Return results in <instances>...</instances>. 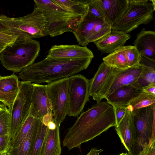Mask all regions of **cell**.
<instances>
[{
    "mask_svg": "<svg viewBox=\"0 0 155 155\" xmlns=\"http://www.w3.org/2000/svg\"><path fill=\"white\" fill-rule=\"evenodd\" d=\"M115 125L113 106L107 101L97 103L81 113L68 128L63 140V146L69 150L75 148L80 149L82 143Z\"/></svg>",
    "mask_w": 155,
    "mask_h": 155,
    "instance_id": "obj_1",
    "label": "cell"
},
{
    "mask_svg": "<svg viewBox=\"0 0 155 155\" xmlns=\"http://www.w3.org/2000/svg\"><path fill=\"white\" fill-rule=\"evenodd\" d=\"M91 58L67 59L50 58L25 68L19 73L22 81L32 83H48L68 78L86 69Z\"/></svg>",
    "mask_w": 155,
    "mask_h": 155,
    "instance_id": "obj_2",
    "label": "cell"
},
{
    "mask_svg": "<svg viewBox=\"0 0 155 155\" xmlns=\"http://www.w3.org/2000/svg\"><path fill=\"white\" fill-rule=\"evenodd\" d=\"M0 19L8 28L10 34L16 37V40H28L50 36L46 18L42 10L39 8H34L31 13L19 17H10L2 14Z\"/></svg>",
    "mask_w": 155,
    "mask_h": 155,
    "instance_id": "obj_3",
    "label": "cell"
},
{
    "mask_svg": "<svg viewBox=\"0 0 155 155\" xmlns=\"http://www.w3.org/2000/svg\"><path fill=\"white\" fill-rule=\"evenodd\" d=\"M34 8L41 9L47 21L50 36L55 37L67 32H73L84 16L59 6L53 0H34Z\"/></svg>",
    "mask_w": 155,
    "mask_h": 155,
    "instance_id": "obj_4",
    "label": "cell"
},
{
    "mask_svg": "<svg viewBox=\"0 0 155 155\" xmlns=\"http://www.w3.org/2000/svg\"><path fill=\"white\" fill-rule=\"evenodd\" d=\"M40 50V43L36 40H16L0 52V60L6 69L20 72L34 63Z\"/></svg>",
    "mask_w": 155,
    "mask_h": 155,
    "instance_id": "obj_5",
    "label": "cell"
},
{
    "mask_svg": "<svg viewBox=\"0 0 155 155\" xmlns=\"http://www.w3.org/2000/svg\"><path fill=\"white\" fill-rule=\"evenodd\" d=\"M155 10L154 0H130L129 8L122 18L111 26L112 30L128 33L142 24L150 23Z\"/></svg>",
    "mask_w": 155,
    "mask_h": 155,
    "instance_id": "obj_6",
    "label": "cell"
},
{
    "mask_svg": "<svg viewBox=\"0 0 155 155\" xmlns=\"http://www.w3.org/2000/svg\"><path fill=\"white\" fill-rule=\"evenodd\" d=\"M134 126L136 139L131 153L135 155L155 140V104L130 112Z\"/></svg>",
    "mask_w": 155,
    "mask_h": 155,
    "instance_id": "obj_7",
    "label": "cell"
},
{
    "mask_svg": "<svg viewBox=\"0 0 155 155\" xmlns=\"http://www.w3.org/2000/svg\"><path fill=\"white\" fill-rule=\"evenodd\" d=\"M142 64L128 68L112 69L100 90L92 97L97 103L106 98L117 89L123 86L132 85L138 80L143 69Z\"/></svg>",
    "mask_w": 155,
    "mask_h": 155,
    "instance_id": "obj_8",
    "label": "cell"
},
{
    "mask_svg": "<svg viewBox=\"0 0 155 155\" xmlns=\"http://www.w3.org/2000/svg\"><path fill=\"white\" fill-rule=\"evenodd\" d=\"M33 89L32 83L20 81L19 91L10 112L11 140L14 137L29 115Z\"/></svg>",
    "mask_w": 155,
    "mask_h": 155,
    "instance_id": "obj_9",
    "label": "cell"
},
{
    "mask_svg": "<svg viewBox=\"0 0 155 155\" xmlns=\"http://www.w3.org/2000/svg\"><path fill=\"white\" fill-rule=\"evenodd\" d=\"M90 80L84 76L76 74L68 78V115L78 116L89 101Z\"/></svg>",
    "mask_w": 155,
    "mask_h": 155,
    "instance_id": "obj_10",
    "label": "cell"
},
{
    "mask_svg": "<svg viewBox=\"0 0 155 155\" xmlns=\"http://www.w3.org/2000/svg\"><path fill=\"white\" fill-rule=\"evenodd\" d=\"M68 78L48 83L46 85L48 96L57 126H60L68 115Z\"/></svg>",
    "mask_w": 155,
    "mask_h": 155,
    "instance_id": "obj_11",
    "label": "cell"
},
{
    "mask_svg": "<svg viewBox=\"0 0 155 155\" xmlns=\"http://www.w3.org/2000/svg\"><path fill=\"white\" fill-rule=\"evenodd\" d=\"M141 56L134 46H123L103 58V62L111 67L124 69L140 64Z\"/></svg>",
    "mask_w": 155,
    "mask_h": 155,
    "instance_id": "obj_12",
    "label": "cell"
},
{
    "mask_svg": "<svg viewBox=\"0 0 155 155\" xmlns=\"http://www.w3.org/2000/svg\"><path fill=\"white\" fill-rule=\"evenodd\" d=\"M46 57L58 58L93 59L94 55L86 46L76 45H55L49 50Z\"/></svg>",
    "mask_w": 155,
    "mask_h": 155,
    "instance_id": "obj_13",
    "label": "cell"
},
{
    "mask_svg": "<svg viewBox=\"0 0 155 155\" xmlns=\"http://www.w3.org/2000/svg\"><path fill=\"white\" fill-rule=\"evenodd\" d=\"M32 84L33 89L29 114L36 118L42 119L49 111L52 110L47 94L46 85Z\"/></svg>",
    "mask_w": 155,
    "mask_h": 155,
    "instance_id": "obj_14",
    "label": "cell"
},
{
    "mask_svg": "<svg viewBox=\"0 0 155 155\" xmlns=\"http://www.w3.org/2000/svg\"><path fill=\"white\" fill-rule=\"evenodd\" d=\"M105 20L111 26L118 22L127 11L130 0H98Z\"/></svg>",
    "mask_w": 155,
    "mask_h": 155,
    "instance_id": "obj_15",
    "label": "cell"
},
{
    "mask_svg": "<svg viewBox=\"0 0 155 155\" xmlns=\"http://www.w3.org/2000/svg\"><path fill=\"white\" fill-rule=\"evenodd\" d=\"M116 132L122 143L129 153L135 144L136 133L132 115L127 111L119 124L115 127Z\"/></svg>",
    "mask_w": 155,
    "mask_h": 155,
    "instance_id": "obj_16",
    "label": "cell"
},
{
    "mask_svg": "<svg viewBox=\"0 0 155 155\" xmlns=\"http://www.w3.org/2000/svg\"><path fill=\"white\" fill-rule=\"evenodd\" d=\"M140 56L155 62V32L143 28L137 35L134 43Z\"/></svg>",
    "mask_w": 155,
    "mask_h": 155,
    "instance_id": "obj_17",
    "label": "cell"
},
{
    "mask_svg": "<svg viewBox=\"0 0 155 155\" xmlns=\"http://www.w3.org/2000/svg\"><path fill=\"white\" fill-rule=\"evenodd\" d=\"M130 37V35L127 33L112 30L109 35L94 43L101 52L110 54L124 46Z\"/></svg>",
    "mask_w": 155,
    "mask_h": 155,
    "instance_id": "obj_18",
    "label": "cell"
},
{
    "mask_svg": "<svg viewBox=\"0 0 155 155\" xmlns=\"http://www.w3.org/2000/svg\"><path fill=\"white\" fill-rule=\"evenodd\" d=\"M141 91L142 89L132 85L124 86L115 90L106 99L107 102L112 106L127 108L129 102L137 96Z\"/></svg>",
    "mask_w": 155,
    "mask_h": 155,
    "instance_id": "obj_19",
    "label": "cell"
},
{
    "mask_svg": "<svg viewBox=\"0 0 155 155\" xmlns=\"http://www.w3.org/2000/svg\"><path fill=\"white\" fill-rule=\"evenodd\" d=\"M103 21L88 12L72 32L78 45L82 46L87 45V41L92 30L97 24Z\"/></svg>",
    "mask_w": 155,
    "mask_h": 155,
    "instance_id": "obj_20",
    "label": "cell"
},
{
    "mask_svg": "<svg viewBox=\"0 0 155 155\" xmlns=\"http://www.w3.org/2000/svg\"><path fill=\"white\" fill-rule=\"evenodd\" d=\"M42 119L36 118L28 132L16 147L11 148L7 153L8 155H30Z\"/></svg>",
    "mask_w": 155,
    "mask_h": 155,
    "instance_id": "obj_21",
    "label": "cell"
},
{
    "mask_svg": "<svg viewBox=\"0 0 155 155\" xmlns=\"http://www.w3.org/2000/svg\"><path fill=\"white\" fill-rule=\"evenodd\" d=\"M60 127L57 126L54 130L48 129L40 155H60L61 150Z\"/></svg>",
    "mask_w": 155,
    "mask_h": 155,
    "instance_id": "obj_22",
    "label": "cell"
},
{
    "mask_svg": "<svg viewBox=\"0 0 155 155\" xmlns=\"http://www.w3.org/2000/svg\"><path fill=\"white\" fill-rule=\"evenodd\" d=\"M140 63L143 66L142 72L137 82L132 85L142 89L149 85L155 84V62L141 56Z\"/></svg>",
    "mask_w": 155,
    "mask_h": 155,
    "instance_id": "obj_23",
    "label": "cell"
},
{
    "mask_svg": "<svg viewBox=\"0 0 155 155\" xmlns=\"http://www.w3.org/2000/svg\"><path fill=\"white\" fill-rule=\"evenodd\" d=\"M20 83L14 73L0 78V91L8 98L12 107L19 91Z\"/></svg>",
    "mask_w": 155,
    "mask_h": 155,
    "instance_id": "obj_24",
    "label": "cell"
},
{
    "mask_svg": "<svg viewBox=\"0 0 155 155\" xmlns=\"http://www.w3.org/2000/svg\"><path fill=\"white\" fill-rule=\"evenodd\" d=\"M112 68L103 62L101 64L94 77L89 80V97H92L100 90L110 73Z\"/></svg>",
    "mask_w": 155,
    "mask_h": 155,
    "instance_id": "obj_25",
    "label": "cell"
},
{
    "mask_svg": "<svg viewBox=\"0 0 155 155\" xmlns=\"http://www.w3.org/2000/svg\"><path fill=\"white\" fill-rule=\"evenodd\" d=\"M53 0L61 7L76 14L85 16L88 13V0Z\"/></svg>",
    "mask_w": 155,
    "mask_h": 155,
    "instance_id": "obj_26",
    "label": "cell"
},
{
    "mask_svg": "<svg viewBox=\"0 0 155 155\" xmlns=\"http://www.w3.org/2000/svg\"><path fill=\"white\" fill-rule=\"evenodd\" d=\"M155 96L141 92L129 103L127 108L130 112L155 104Z\"/></svg>",
    "mask_w": 155,
    "mask_h": 155,
    "instance_id": "obj_27",
    "label": "cell"
},
{
    "mask_svg": "<svg viewBox=\"0 0 155 155\" xmlns=\"http://www.w3.org/2000/svg\"><path fill=\"white\" fill-rule=\"evenodd\" d=\"M111 31V26L105 21L98 24L92 30L87 41V45L107 36L110 33Z\"/></svg>",
    "mask_w": 155,
    "mask_h": 155,
    "instance_id": "obj_28",
    "label": "cell"
},
{
    "mask_svg": "<svg viewBox=\"0 0 155 155\" xmlns=\"http://www.w3.org/2000/svg\"><path fill=\"white\" fill-rule=\"evenodd\" d=\"M36 118L29 114L14 137L11 140V148L16 147L19 145L31 128Z\"/></svg>",
    "mask_w": 155,
    "mask_h": 155,
    "instance_id": "obj_29",
    "label": "cell"
},
{
    "mask_svg": "<svg viewBox=\"0 0 155 155\" xmlns=\"http://www.w3.org/2000/svg\"><path fill=\"white\" fill-rule=\"evenodd\" d=\"M10 116L8 108L4 104L0 110V136L11 137Z\"/></svg>",
    "mask_w": 155,
    "mask_h": 155,
    "instance_id": "obj_30",
    "label": "cell"
},
{
    "mask_svg": "<svg viewBox=\"0 0 155 155\" xmlns=\"http://www.w3.org/2000/svg\"><path fill=\"white\" fill-rule=\"evenodd\" d=\"M47 126L41 124L33 144L30 155H40L48 131Z\"/></svg>",
    "mask_w": 155,
    "mask_h": 155,
    "instance_id": "obj_31",
    "label": "cell"
},
{
    "mask_svg": "<svg viewBox=\"0 0 155 155\" xmlns=\"http://www.w3.org/2000/svg\"><path fill=\"white\" fill-rule=\"evenodd\" d=\"M88 12L94 16L103 21L105 17L98 0L88 1Z\"/></svg>",
    "mask_w": 155,
    "mask_h": 155,
    "instance_id": "obj_32",
    "label": "cell"
},
{
    "mask_svg": "<svg viewBox=\"0 0 155 155\" xmlns=\"http://www.w3.org/2000/svg\"><path fill=\"white\" fill-rule=\"evenodd\" d=\"M11 137L9 135L0 136V155L7 153L11 148Z\"/></svg>",
    "mask_w": 155,
    "mask_h": 155,
    "instance_id": "obj_33",
    "label": "cell"
},
{
    "mask_svg": "<svg viewBox=\"0 0 155 155\" xmlns=\"http://www.w3.org/2000/svg\"><path fill=\"white\" fill-rule=\"evenodd\" d=\"M114 109L116 119V125L117 126L122 120L127 110L126 107L116 105L112 106Z\"/></svg>",
    "mask_w": 155,
    "mask_h": 155,
    "instance_id": "obj_34",
    "label": "cell"
},
{
    "mask_svg": "<svg viewBox=\"0 0 155 155\" xmlns=\"http://www.w3.org/2000/svg\"><path fill=\"white\" fill-rule=\"evenodd\" d=\"M136 155H155V140L150 144L145 146Z\"/></svg>",
    "mask_w": 155,
    "mask_h": 155,
    "instance_id": "obj_35",
    "label": "cell"
},
{
    "mask_svg": "<svg viewBox=\"0 0 155 155\" xmlns=\"http://www.w3.org/2000/svg\"><path fill=\"white\" fill-rule=\"evenodd\" d=\"M16 37L0 31V42L8 45L15 42Z\"/></svg>",
    "mask_w": 155,
    "mask_h": 155,
    "instance_id": "obj_36",
    "label": "cell"
},
{
    "mask_svg": "<svg viewBox=\"0 0 155 155\" xmlns=\"http://www.w3.org/2000/svg\"><path fill=\"white\" fill-rule=\"evenodd\" d=\"M53 120L52 111L51 110L43 117L42 121L43 124L47 127L48 123Z\"/></svg>",
    "mask_w": 155,
    "mask_h": 155,
    "instance_id": "obj_37",
    "label": "cell"
},
{
    "mask_svg": "<svg viewBox=\"0 0 155 155\" xmlns=\"http://www.w3.org/2000/svg\"><path fill=\"white\" fill-rule=\"evenodd\" d=\"M141 92L155 96V84H152L143 88Z\"/></svg>",
    "mask_w": 155,
    "mask_h": 155,
    "instance_id": "obj_38",
    "label": "cell"
},
{
    "mask_svg": "<svg viewBox=\"0 0 155 155\" xmlns=\"http://www.w3.org/2000/svg\"><path fill=\"white\" fill-rule=\"evenodd\" d=\"M2 76L0 75V78L2 77ZM0 101L7 106L8 109L10 113L11 110L12 109V106L10 103L9 100L8 98L2 93L0 91Z\"/></svg>",
    "mask_w": 155,
    "mask_h": 155,
    "instance_id": "obj_39",
    "label": "cell"
},
{
    "mask_svg": "<svg viewBox=\"0 0 155 155\" xmlns=\"http://www.w3.org/2000/svg\"><path fill=\"white\" fill-rule=\"evenodd\" d=\"M0 31L10 35L8 28L1 19H0Z\"/></svg>",
    "mask_w": 155,
    "mask_h": 155,
    "instance_id": "obj_40",
    "label": "cell"
},
{
    "mask_svg": "<svg viewBox=\"0 0 155 155\" xmlns=\"http://www.w3.org/2000/svg\"><path fill=\"white\" fill-rule=\"evenodd\" d=\"M103 150H104L102 149H98L95 148H93L91 149L86 155H100V153Z\"/></svg>",
    "mask_w": 155,
    "mask_h": 155,
    "instance_id": "obj_41",
    "label": "cell"
},
{
    "mask_svg": "<svg viewBox=\"0 0 155 155\" xmlns=\"http://www.w3.org/2000/svg\"><path fill=\"white\" fill-rule=\"evenodd\" d=\"M47 127L48 129L50 130H54L56 128L57 126L54 120L48 123Z\"/></svg>",
    "mask_w": 155,
    "mask_h": 155,
    "instance_id": "obj_42",
    "label": "cell"
},
{
    "mask_svg": "<svg viewBox=\"0 0 155 155\" xmlns=\"http://www.w3.org/2000/svg\"><path fill=\"white\" fill-rule=\"evenodd\" d=\"M7 45L0 42V52Z\"/></svg>",
    "mask_w": 155,
    "mask_h": 155,
    "instance_id": "obj_43",
    "label": "cell"
},
{
    "mask_svg": "<svg viewBox=\"0 0 155 155\" xmlns=\"http://www.w3.org/2000/svg\"><path fill=\"white\" fill-rule=\"evenodd\" d=\"M119 155H129L128 153H122L120 154Z\"/></svg>",
    "mask_w": 155,
    "mask_h": 155,
    "instance_id": "obj_44",
    "label": "cell"
},
{
    "mask_svg": "<svg viewBox=\"0 0 155 155\" xmlns=\"http://www.w3.org/2000/svg\"><path fill=\"white\" fill-rule=\"evenodd\" d=\"M0 155H8V154H7V153H3V154H1Z\"/></svg>",
    "mask_w": 155,
    "mask_h": 155,
    "instance_id": "obj_45",
    "label": "cell"
},
{
    "mask_svg": "<svg viewBox=\"0 0 155 155\" xmlns=\"http://www.w3.org/2000/svg\"><path fill=\"white\" fill-rule=\"evenodd\" d=\"M2 106L0 104V110H1L2 109Z\"/></svg>",
    "mask_w": 155,
    "mask_h": 155,
    "instance_id": "obj_46",
    "label": "cell"
},
{
    "mask_svg": "<svg viewBox=\"0 0 155 155\" xmlns=\"http://www.w3.org/2000/svg\"><path fill=\"white\" fill-rule=\"evenodd\" d=\"M128 154H129V155H133L132 154H131L130 153H128Z\"/></svg>",
    "mask_w": 155,
    "mask_h": 155,
    "instance_id": "obj_47",
    "label": "cell"
},
{
    "mask_svg": "<svg viewBox=\"0 0 155 155\" xmlns=\"http://www.w3.org/2000/svg\"></svg>",
    "mask_w": 155,
    "mask_h": 155,
    "instance_id": "obj_48",
    "label": "cell"
}]
</instances>
